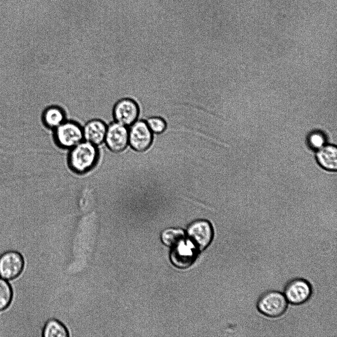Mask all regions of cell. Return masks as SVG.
<instances>
[{"label":"cell","instance_id":"cell-1","mask_svg":"<svg viewBox=\"0 0 337 337\" xmlns=\"http://www.w3.org/2000/svg\"><path fill=\"white\" fill-rule=\"evenodd\" d=\"M98 157L97 146L83 140L71 149L68 157L69 165L75 173L82 174L95 166Z\"/></svg>","mask_w":337,"mask_h":337},{"label":"cell","instance_id":"cell-2","mask_svg":"<svg viewBox=\"0 0 337 337\" xmlns=\"http://www.w3.org/2000/svg\"><path fill=\"white\" fill-rule=\"evenodd\" d=\"M57 144L65 149H72L84 140L82 126L76 121L66 120L54 130Z\"/></svg>","mask_w":337,"mask_h":337},{"label":"cell","instance_id":"cell-3","mask_svg":"<svg viewBox=\"0 0 337 337\" xmlns=\"http://www.w3.org/2000/svg\"><path fill=\"white\" fill-rule=\"evenodd\" d=\"M257 305L261 313L269 317L275 318L282 315L285 312L288 301L281 292L269 291L260 296Z\"/></svg>","mask_w":337,"mask_h":337},{"label":"cell","instance_id":"cell-4","mask_svg":"<svg viewBox=\"0 0 337 337\" xmlns=\"http://www.w3.org/2000/svg\"><path fill=\"white\" fill-rule=\"evenodd\" d=\"M140 107L135 99L125 97L118 99L112 109L113 121L129 127L139 119Z\"/></svg>","mask_w":337,"mask_h":337},{"label":"cell","instance_id":"cell-5","mask_svg":"<svg viewBox=\"0 0 337 337\" xmlns=\"http://www.w3.org/2000/svg\"><path fill=\"white\" fill-rule=\"evenodd\" d=\"M25 266V259L20 252L7 250L0 255V277L11 281L19 277Z\"/></svg>","mask_w":337,"mask_h":337},{"label":"cell","instance_id":"cell-6","mask_svg":"<svg viewBox=\"0 0 337 337\" xmlns=\"http://www.w3.org/2000/svg\"><path fill=\"white\" fill-rule=\"evenodd\" d=\"M186 234L197 250L202 251L212 241L213 229L208 221L199 219L192 222L188 225Z\"/></svg>","mask_w":337,"mask_h":337},{"label":"cell","instance_id":"cell-7","mask_svg":"<svg viewBox=\"0 0 337 337\" xmlns=\"http://www.w3.org/2000/svg\"><path fill=\"white\" fill-rule=\"evenodd\" d=\"M129 144L134 150H147L153 141V133L145 119H138L128 128Z\"/></svg>","mask_w":337,"mask_h":337},{"label":"cell","instance_id":"cell-8","mask_svg":"<svg viewBox=\"0 0 337 337\" xmlns=\"http://www.w3.org/2000/svg\"><path fill=\"white\" fill-rule=\"evenodd\" d=\"M105 142L112 151L119 152L129 144L128 127L113 121L108 125Z\"/></svg>","mask_w":337,"mask_h":337},{"label":"cell","instance_id":"cell-9","mask_svg":"<svg viewBox=\"0 0 337 337\" xmlns=\"http://www.w3.org/2000/svg\"><path fill=\"white\" fill-rule=\"evenodd\" d=\"M284 294L287 301L293 304H300L310 298L312 288L307 281L302 278H297L287 283Z\"/></svg>","mask_w":337,"mask_h":337},{"label":"cell","instance_id":"cell-10","mask_svg":"<svg viewBox=\"0 0 337 337\" xmlns=\"http://www.w3.org/2000/svg\"><path fill=\"white\" fill-rule=\"evenodd\" d=\"M172 248L170 259L175 266L186 268L193 262L197 249L188 239H184Z\"/></svg>","mask_w":337,"mask_h":337},{"label":"cell","instance_id":"cell-11","mask_svg":"<svg viewBox=\"0 0 337 337\" xmlns=\"http://www.w3.org/2000/svg\"><path fill=\"white\" fill-rule=\"evenodd\" d=\"M108 125L103 120L93 118L82 127L84 140L96 146L105 142Z\"/></svg>","mask_w":337,"mask_h":337},{"label":"cell","instance_id":"cell-12","mask_svg":"<svg viewBox=\"0 0 337 337\" xmlns=\"http://www.w3.org/2000/svg\"><path fill=\"white\" fill-rule=\"evenodd\" d=\"M67 119L65 110L58 105L53 104L46 107L41 114V121L43 125L53 130Z\"/></svg>","mask_w":337,"mask_h":337},{"label":"cell","instance_id":"cell-13","mask_svg":"<svg viewBox=\"0 0 337 337\" xmlns=\"http://www.w3.org/2000/svg\"><path fill=\"white\" fill-rule=\"evenodd\" d=\"M319 164L328 170L337 169V150L336 146L327 145L319 149L316 155Z\"/></svg>","mask_w":337,"mask_h":337},{"label":"cell","instance_id":"cell-14","mask_svg":"<svg viewBox=\"0 0 337 337\" xmlns=\"http://www.w3.org/2000/svg\"><path fill=\"white\" fill-rule=\"evenodd\" d=\"M43 337H68L70 332L66 326L56 318H50L45 323L41 331Z\"/></svg>","mask_w":337,"mask_h":337},{"label":"cell","instance_id":"cell-15","mask_svg":"<svg viewBox=\"0 0 337 337\" xmlns=\"http://www.w3.org/2000/svg\"><path fill=\"white\" fill-rule=\"evenodd\" d=\"M186 233L184 230L178 228H168L161 233V239L163 244L173 247L185 239Z\"/></svg>","mask_w":337,"mask_h":337},{"label":"cell","instance_id":"cell-16","mask_svg":"<svg viewBox=\"0 0 337 337\" xmlns=\"http://www.w3.org/2000/svg\"><path fill=\"white\" fill-rule=\"evenodd\" d=\"M14 292L11 284L0 277V311L7 309L12 303Z\"/></svg>","mask_w":337,"mask_h":337},{"label":"cell","instance_id":"cell-17","mask_svg":"<svg viewBox=\"0 0 337 337\" xmlns=\"http://www.w3.org/2000/svg\"><path fill=\"white\" fill-rule=\"evenodd\" d=\"M145 120L153 134H161L167 129V123L166 121L164 118L158 115H150Z\"/></svg>","mask_w":337,"mask_h":337},{"label":"cell","instance_id":"cell-18","mask_svg":"<svg viewBox=\"0 0 337 337\" xmlns=\"http://www.w3.org/2000/svg\"><path fill=\"white\" fill-rule=\"evenodd\" d=\"M324 142V138L320 133H314L309 137L310 145L314 149H320L323 147Z\"/></svg>","mask_w":337,"mask_h":337}]
</instances>
